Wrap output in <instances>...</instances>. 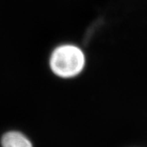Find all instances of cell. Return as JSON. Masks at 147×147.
Returning a JSON list of instances; mask_svg holds the SVG:
<instances>
[{"label":"cell","mask_w":147,"mask_h":147,"mask_svg":"<svg viewBox=\"0 0 147 147\" xmlns=\"http://www.w3.org/2000/svg\"><path fill=\"white\" fill-rule=\"evenodd\" d=\"M0 143L2 147H34L28 136L18 130H10L3 134Z\"/></svg>","instance_id":"7a4b0ae2"},{"label":"cell","mask_w":147,"mask_h":147,"mask_svg":"<svg viewBox=\"0 0 147 147\" xmlns=\"http://www.w3.org/2000/svg\"><path fill=\"white\" fill-rule=\"evenodd\" d=\"M86 58L82 50L76 45L63 44L56 47L50 55L49 66L59 78L70 79L78 76L84 69Z\"/></svg>","instance_id":"6da1fadb"}]
</instances>
